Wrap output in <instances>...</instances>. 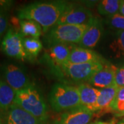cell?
Returning <instances> with one entry per match:
<instances>
[{
    "label": "cell",
    "mask_w": 124,
    "mask_h": 124,
    "mask_svg": "<svg viewBox=\"0 0 124 124\" xmlns=\"http://www.w3.org/2000/svg\"><path fill=\"white\" fill-rule=\"evenodd\" d=\"M68 3L66 1L34 2L19 9L17 15L19 19H30L38 23L45 33L57 24Z\"/></svg>",
    "instance_id": "1"
},
{
    "label": "cell",
    "mask_w": 124,
    "mask_h": 124,
    "mask_svg": "<svg viewBox=\"0 0 124 124\" xmlns=\"http://www.w3.org/2000/svg\"><path fill=\"white\" fill-rule=\"evenodd\" d=\"M14 103L22 108L41 121L50 124L48 106L39 88L31 84L16 93Z\"/></svg>",
    "instance_id": "2"
},
{
    "label": "cell",
    "mask_w": 124,
    "mask_h": 124,
    "mask_svg": "<svg viewBox=\"0 0 124 124\" xmlns=\"http://www.w3.org/2000/svg\"><path fill=\"white\" fill-rule=\"evenodd\" d=\"M48 101L52 110L59 113L81 106L78 87L65 83H56L50 89Z\"/></svg>",
    "instance_id": "3"
},
{
    "label": "cell",
    "mask_w": 124,
    "mask_h": 124,
    "mask_svg": "<svg viewBox=\"0 0 124 124\" xmlns=\"http://www.w3.org/2000/svg\"><path fill=\"white\" fill-rule=\"evenodd\" d=\"M108 62L73 64L66 62L61 66L53 68L57 76L66 79L65 84H75L78 85L88 83L93 76L102 69Z\"/></svg>",
    "instance_id": "4"
},
{
    "label": "cell",
    "mask_w": 124,
    "mask_h": 124,
    "mask_svg": "<svg viewBox=\"0 0 124 124\" xmlns=\"http://www.w3.org/2000/svg\"><path fill=\"white\" fill-rule=\"evenodd\" d=\"M88 24L54 25L44 33V41L49 46L55 44H79Z\"/></svg>",
    "instance_id": "5"
},
{
    "label": "cell",
    "mask_w": 124,
    "mask_h": 124,
    "mask_svg": "<svg viewBox=\"0 0 124 124\" xmlns=\"http://www.w3.org/2000/svg\"><path fill=\"white\" fill-rule=\"evenodd\" d=\"M1 48L5 54L20 61L29 60L23 48V37L19 32L9 28L3 37Z\"/></svg>",
    "instance_id": "6"
},
{
    "label": "cell",
    "mask_w": 124,
    "mask_h": 124,
    "mask_svg": "<svg viewBox=\"0 0 124 124\" xmlns=\"http://www.w3.org/2000/svg\"><path fill=\"white\" fill-rule=\"evenodd\" d=\"M1 75L15 93L26 88L32 84L25 70L13 63L4 64L1 68Z\"/></svg>",
    "instance_id": "7"
},
{
    "label": "cell",
    "mask_w": 124,
    "mask_h": 124,
    "mask_svg": "<svg viewBox=\"0 0 124 124\" xmlns=\"http://www.w3.org/2000/svg\"><path fill=\"white\" fill-rule=\"evenodd\" d=\"M90 10L83 5L68 3L65 10L59 19L57 25H84L88 24L93 17Z\"/></svg>",
    "instance_id": "8"
},
{
    "label": "cell",
    "mask_w": 124,
    "mask_h": 124,
    "mask_svg": "<svg viewBox=\"0 0 124 124\" xmlns=\"http://www.w3.org/2000/svg\"><path fill=\"white\" fill-rule=\"evenodd\" d=\"M94 112L82 106L59 113L50 124H88Z\"/></svg>",
    "instance_id": "9"
},
{
    "label": "cell",
    "mask_w": 124,
    "mask_h": 124,
    "mask_svg": "<svg viewBox=\"0 0 124 124\" xmlns=\"http://www.w3.org/2000/svg\"><path fill=\"white\" fill-rule=\"evenodd\" d=\"M2 124H47L13 103L0 115Z\"/></svg>",
    "instance_id": "10"
},
{
    "label": "cell",
    "mask_w": 124,
    "mask_h": 124,
    "mask_svg": "<svg viewBox=\"0 0 124 124\" xmlns=\"http://www.w3.org/2000/svg\"><path fill=\"white\" fill-rule=\"evenodd\" d=\"M103 32V26L101 20L97 17H93L89 22L88 27L85 31L79 46L90 49L96 46L101 37Z\"/></svg>",
    "instance_id": "11"
},
{
    "label": "cell",
    "mask_w": 124,
    "mask_h": 124,
    "mask_svg": "<svg viewBox=\"0 0 124 124\" xmlns=\"http://www.w3.org/2000/svg\"><path fill=\"white\" fill-rule=\"evenodd\" d=\"M117 67L108 62L103 68L95 73L89 80L88 84L101 89L108 88L115 85V80Z\"/></svg>",
    "instance_id": "12"
},
{
    "label": "cell",
    "mask_w": 124,
    "mask_h": 124,
    "mask_svg": "<svg viewBox=\"0 0 124 124\" xmlns=\"http://www.w3.org/2000/svg\"><path fill=\"white\" fill-rule=\"evenodd\" d=\"M75 46V45L63 44L49 46L46 54L53 69L61 66L68 62L71 51Z\"/></svg>",
    "instance_id": "13"
},
{
    "label": "cell",
    "mask_w": 124,
    "mask_h": 124,
    "mask_svg": "<svg viewBox=\"0 0 124 124\" xmlns=\"http://www.w3.org/2000/svg\"><path fill=\"white\" fill-rule=\"evenodd\" d=\"M107 62L101 55L91 49L75 46L72 50L68 59V63L73 64L91 63Z\"/></svg>",
    "instance_id": "14"
},
{
    "label": "cell",
    "mask_w": 124,
    "mask_h": 124,
    "mask_svg": "<svg viewBox=\"0 0 124 124\" xmlns=\"http://www.w3.org/2000/svg\"><path fill=\"white\" fill-rule=\"evenodd\" d=\"M77 87L79 93L81 106L88 108L94 113L97 112L96 106L99 89L93 87L88 83L81 84Z\"/></svg>",
    "instance_id": "15"
},
{
    "label": "cell",
    "mask_w": 124,
    "mask_h": 124,
    "mask_svg": "<svg viewBox=\"0 0 124 124\" xmlns=\"http://www.w3.org/2000/svg\"><path fill=\"white\" fill-rule=\"evenodd\" d=\"M119 88L114 85L112 86L99 89V93L97 102V112L101 113L111 112L110 106L114 101Z\"/></svg>",
    "instance_id": "16"
},
{
    "label": "cell",
    "mask_w": 124,
    "mask_h": 124,
    "mask_svg": "<svg viewBox=\"0 0 124 124\" xmlns=\"http://www.w3.org/2000/svg\"><path fill=\"white\" fill-rule=\"evenodd\" d=\"M19 32L24 38L39 39L43 29L38 23L30 19H20Z\"/></svg>",
    "instance_id": "17"
},
{
    "label": "cell",
    "mask_w": 124,
    "mask_h": 124,
    "mask_svg": "<svg viewBox=\"0 0 124 124\" xmlns=\"http://www.w3.org/2000/svg\"><path fill=\"white\" fill-rule=\"evenodd\" d=\"M16 93L5 81L0 79V110L6 111L14 103Z\"/></svg>",
    "instance_id": "18"
},
{
    "label": "cell",
    "mask_w": 124,
    "mask_h": 124,
    "mask_svg": "<svg viewBox=\"0 0 124 124\" xmlns=\"http://www.w3.org/2000/svg\"><path fill=\"white\" fill-rule=\"evenodd\" d=\"M120 4L121 1L119 0H103L98 2L97 9L99 15L108 17L118 13Z\"/></svg>",
    "instance_id": "19"
},
{
    "label": "cell",
    "mask_w": 124,
    "mask_h": 124,
    "mask_svg": "<svg viewBox=\"0 0 124 124\" xmlns=\"http://www.w3.org/2000/svg\"><path fill=\"white\" fill-rule=\"evenodd\" d=\"M109 48L115 59H124V31H117L116 32Z\"/></svg>",
    "instance_id": "20"
},
{
    "label": "cell",
    "mask_w": 124,
    "mask_h": 124,
    "mask_svg": "<svg viewBox=\"0 0 124 124\" xmlns=\"http://www.w3.org/2000/svg\"><path fill=\"white\" fill-rule=\"evenodd\" d=\"M23 44L29 59L37 57L43 48V44L39 39L23 37Z\"/></svg>",
    "instance_id": "21"
},
{
    "label": "cell",
    "mask_w": 124,
    "mask_h": 124,
    "mask_svg": "<svg viewBox=\"0 0 124 124\" xmlns=\"http://www.w3.org/2000/svg\"><path fill=\"white\" fill-rule=\"evenodd\" d=\"M110 110L115 116L124 112V87L119 88L115 99L111 104Z\"/></svg>",
    "instance_id": "22"
},
{
    "label": "cell",
    "mask_w": 124,
    "mask_h": 124,
    "mask_svg": "<svg viewBox=\"0 0 124 124\" xmlns=\"http://www.w3.org/2000/svg\"><path fill=\"white\" fill-rule=\"evenodd\" d=\"M107 23L114 29L124 31V16L119 13L107 17Z\"/></svg>",
    "instance_id": "23"
},
{
    "label": "cell",
    "mask_w": 124,
    "mask_h": 124,
    "mask_svg": "<svg viewBox=\"0 0 124 124\" xmlns=\"http://www.w3.org/2000/svg\"><path fill=\"white\" fill-rule=\"evenodd\" d=\"M115 85L119 88L124 87V64L117 68L115 75Z\"/></svg>",
    "instance_id": "24"
},
{
    "label": "cell",
    "mask_w": 124,
    "mask_h": 124,
    "mask_svg": "<svg viewBox=\"0 0 124 124\" xmlns=\"http://www.w3.org/2000/svg\"><path fill=\"white\" fill-rule=\"evenodd\" d=\"M8 18L6 16V13L0 12V39H1V37L4 34H6L7 28H8Z\"/></svg>",
    "instance_id": "25"
},
{
    "label": "cell",
    "mask_w": 124,
    "mask_h": 124,
    "mask_svg": "<svg viewBox=\"0 0 124 124\" xmlns=\"http://www.w3.org/2000/svg\"><path fill=\"white\" fill-rule=\"evenodd\" d=\"M14 4L13 1L10 0H0V12L7 13L12 8Z\"/></svg>",
    "instance_id": "26"
},
{
    "label": "cell",
    "mask_w": 124,
    "mask_h": 124,
    "mask_svg": "<svg viewBox=\"0 0 124 124\" xmlns=\"http://www.w3.org/2000/svg\"><path fill=\"white\" fill-rule=\"evenodd\" d=\"M118 121H116V119H112L108 121H95L91 123H89L88 124H116Z\"/></svg>",
    "instance_id": "27"
},
{
    "label": "cell",
    "mask_w": 124,
    "mask_h": 124,
    "mask_svg": "<svg viewBox=\"0 0 124 124\" xmlns=\"http://www.w3.org/2000/svg\"><path fill=\"white\" fill-rule=\"evenodd\" d=\"M119 13L124 16V1H121V4H120L119 7Z\"/></svg>",
    "instance_id": "28"
},
{
    "label": "cell",
    "mask_w": 124,
    "mask_h": 124,
    "mask_svg": "<svg viewBox=\"0 0 124 124\" xmlns=\"http://www.w3.org/2000/svg\"><path fill=\"white\" fill-rule=\"evenodd\" d=\"M116 124H124V119H122L121 120H120L119 121H118Z\"/></svg>",
    "instance_id": "29"
},
{
    "label": "cell",
    "mask_w": 124,
    "mask_h": 124,
    "mask_svg": "<svg viewBox=\"0 0 124 124\" xmlns=\"http://www.w3.org/2000/svg\"><path fill=\"white\" fill-rule=\"evenodd\" d=\"M116 117H123L124 116V113H121V114H120V115H116Z\"/></svg>",
    "instance_id": "30"
},
{
    "label": "cell",
    "mask_w": 124,
    "mask_h": 124,
    "mask_svg": "<svg viewBox=\"0 0 124 124\" xmlns=\"http://www.w3.org/2000/svg\"><path fill=\"white\" fill-rule=\"evenodd\" d=\"M0 124H2V122H1V118H0Z\"/></svg>",
    "instance_id": "31"
}]
</instances>
